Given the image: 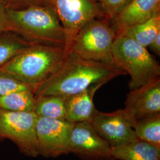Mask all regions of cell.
Returning <instances> with one entry per match:
<instances>
[{
    "label": "cell",
    "mask_w": 160,
    "mask_h": 160,
    "mask_svg": "<svg viewBox=\"0 0 160 160\" xmlns=\"http://www.w3.org/2000/svg\"><path fill=\"white\" fill-rule=\"evenodd\" d=\"M126 74L115 65L86 59L68 52L56 72L36 87L34 96L68 97Z\"/></svg>",
    "instance_id": "cell-1"
},
{
    "label": "cell",
    "mask_w": 160,
    "mask_h": 160,
    "mask_svg": "<svg viewBox=\"0 0 160 160\" xmlns=\"http://www.w3.org/2000/svg\"><path fill=\"white\" fill-rule=\"evenodd\" d=\"M6 30L17 34L32 45L67 47L65 30L52 6L7 10Z\"/></svg>",
    "instance_id": "cell-2"
},
{
    "label": "cell",
    "mask_w": 160,
    "mask_h": 160,
    "mask_svg": "<svg viewBox=\"0 0 160 160\" xmlns=\"http://www.w3.org/2000/svg\"><path fill=\"white\" fill-rule=\"evenodd\" d=\"M67 52L63 47L32 45L0 69L36 89L56 72Z\"/></svg>",
    "instance_id": "cell-3"
},
{
    "label": "cell",
    "mask_w": 160,
    "mask_h": 160,
    "mask_svg": "<svg viewBox=\"0 0 160 160\" xmlns=\"http://www.w3.org/2000/svg\"><path fill=\"white\" fill-rule=\"evenodd\" d=\"M112 56L114 64L131 76L130 90L160 78V63L147 48L123 35L114 40Z\"/></svg>",
    "instance_id": "cell-4"
},
{
    "label": "cell",
    "mask_w": 160,
    "mask_h": 160,
    "mask_svg": "<svg viewBox=\"0 0 160 160\" xmlns=\"http://www.w3.org/2000/svg\"><path fill=\"white\" fill-rule=\"evenodd\" d=\"M116 38L109 20L94 18L81 28L68 52L86 59L115 65L112 49Z\"/></svg>",
    "instance_id": "cell-5"
},
{
    "label": "cell",
    "mask_w": 160,
    "mask_h": 160,
    "mask_svg": "<svg viewBox=\"0 0 160 160\" xmlns=\"http://www.w3.org/2000/svg\"><path fill=\"white\" fill-rule=\"evenodd\" d=\"M37 119L34 112H14L0 109V137L10 140L24 155L39 157Z\"/></svg>",
    "instance_id": "cell-6"
},
{
    "label": "cell",
    "mask_w": 160,
    "mask_h": 160,
    "mask_svg": "<svg viewBox=\"0 0 160 160\" xmlns=\"http://www.w3.org/2000/svg\"><path fill=\"white\" fill-rule=\"evenodd\" d=\"M136 119L126 109L105 113L96 110L90 123L111 147L137 140L133 126Z\"/></svg>",
    "instance_id": "cell-7"
},
{
    "label": "cell",
    "mask_w": 160,
    "mask_h": 160,
    "mask_svg": "<svg viewBox=\"0 0 160 160\" xmlns=\"http://www.w3.org/2000/svg\"><path fill=\"white\" fill-rule=\"evenodd\" d=\"M67 37L68 51L75 35L86 23L94 18H105L95 0H52Z\"/></svg>",
    "instance_id": "cell-8"
},
{
    "label": "cell",
    "mask_w": 160,
    "mask_h": 160,
    "mask_svg": "<svg viewBox=\"0 0 160 160\" xmlns=\"http://www.w3.org/2000/svg\"><path fill=\"white\" fill-rule=\"evenodd\" d=\"M75 123L38 116L36 133L39 155L57 158L69 154V142Z\"/></svg>",
    "instance_id": "cell-9"
},
{
    "label": "cell",
    "mask_w": 160,
    "mask_h": 160,
    "mask_svg": "<svg viewBox=\"0 0 160 160\" xmlns=\"http://www.w3.org/2000/svg\"><path fill=\"white\" fill-rule=\"evenodd\" d=\"M69 153L82 160H115L110 145L89 122L75 123L70 138Z\"/></svg>",
    "instance_id": "cell-10"
},
{
    "label": "cell",
    "mask_w": 160,
    "mask_h": 160,
    "mask_svg": "<svg viewBox=\"0 0 160 160\" xmlns=\"http://www.w3.org/2000/svg\"><path fill=\"white\" fill-rule=\"evenodd\" d=\"M160 12V0H132L110 21L116 37Z\"/></svg>",
    "instance_id": "cell-11"
},
{
    "label": "cell",
    "mask_w": 160,
    "mask_h": 160,
    "mask_svg": "<svg viewBox=\"0 0 160 160\" xmlns=\"http://www.w3.org/2000/svg\"><path fill=\"white\" fill-rule=\"evenodd\" d=\"M125 105L136 120L160 113V78L130 90Z\"/></svg>",
    "instance_id": "cell-12"
},
{
    "label": "cell",
    "mask_w": 160,
    "mask_h": 160,
    "mask_svg": "<svg viewBox=\"0 0 160 160\" xmlns=\"http://www.w3.org/2000/svg\"><path fill=\"white\" fill-rule=\"evenodd\" d=\"M102 86L94 85L83 92L67 97V120L72 123L90 122L96 110L93 97Z\"/></svg>",
    "instance_id": "cell-13"
},
{
    "label": "cell",
    "mask_w": 160,
    "mask_h": 160,
    "mask_svg": "<svg viewBox=\"0 0 160 160\" xmlns=\"http://www.w3.org/2000/svg\"><path fill=\"white\" fill-rule=\"evenodd\" d=\"M111 149L115 160H160V149L139 139Z\"/></svg>",
    "instance_id": "cell-14"
},
{
    "label": "cell",
    "mask_w": 160,
    "mask_h": 160,
    "mask_svg": "<svg viewBox=\"0 0 160 160\" xmlns=\"http://www.w3.org/2000/svg\"><path fill=\"white\" fill-rule=\"evenodd\" d=\"M67 98L60 95L35 96L34 112L39 117L67 120Z\"/></svg>",
    "instance_id": "cell-15"
},
{
    "label": "cell",
    "mask_w": 160,
    "mask_h": 160,
    "mask_svg": "<svg viewBox=\"0 0 160 160\" xmlns=\"http://www.w3.org/2000/svg\"><path fill=\"white\" fill-rule=\"evenodd\" d=\"M160 33V12H158L147 22L126 29L121 35L135 40L147 48Z\"/></svg>",
    "instance_id": "cell-16"
},
{
    "label": "cell",
    "mask_w": 160,
    "mask_h": 160,
    "mask_svg": "<svg viewBox=\"0 0 160 160\" xmlns=\"http://www.w3.org/2000/svg\"><path fill=\"white\" fill-rule=\"evenodd\" d=\"M133 129L138 139L160 149V113L136 120Z\"/></svg>",
    "instance_id": "cell-17"
},
{
    "label": "cell",
    "mask_w": 160,
    "mask_h": 160,
    "mask_svg": "<svg viewBox=\"0 0 160 160\" xmlns=\"http://www.w3.org/2000/svg\"><path fill=\"white\" fill-rule=\"evenodd\" d=\"M32 45L12 32H0V67Z\"/></svg>",
    "instance_id": "cell-18"
},
{
    "label": "cell",
    "mask_w": 160,
    "mask_h": 160,
    "mask_svg": "<svg viewBox=\"0 0 160 160\" xmlns=\"http://www.w3.org/2000/svg\"><path fill=\"white\" fill-rule=\"evenodd\" d=\"M35 96L30 90L12 92L0 96V109L9 112H34Z\"/></svg>",
    "instance_id": "cell-19"
},
{
    "label": "cell",
    "mask_w": 160,
    "mask_h": 160,
    "mask_svg": "<svg viewBox=\"0 0 160 160\" xmlns=\"http://www.w3.org/2000/svg\"><path fill=\"white\" fill-rule=\"evenodd\" d=\"M34 90L33 87L24 83L0 69V96L17 91L30 90L34 92Z\"/></svg>",
    "instance_id": "cell-20"
},
{
    "label": "cell",
    "mask_w": 160,
    "mask_h": 160,
    "mask_svg": "<svg viewBox=\"0 0 160 160\" xmlns=\"http://www.w3.org/2000/svg\"><path fill=\"white\" fill-rule=\"evenodd\" d=\"M99 4L104 16L109 21L132 0H95Z\"/></svg>",
    "instance_id": "cell-21"
},
{
    "label": "cell",
    "mask_w": 160,
    "mask_h": 160,
    "mask_svg": "<svg viewBox=\"0 0 160 160\" xmlns=\"http://www.w3.org/2000/svg\"><path fill=\"white\" fill-rule=\"evenodd\" d=\"M0 5L6 10H20L32 6H52V0H0Z\"/></svg>",
    "instance_id": "cell-22"
},
{
    "label": "cell",
    "mask_w": 160,
    "mask_h": 160,
    "mask_svg": "<svg viewBox=\"0 0 160 160\" xmlns=\"http://www.w3.org/2000/svg\"><path fill=\"white\" fill-rule=\"evenodd\" d=\"M150 49L158 56L160 55V33L156 36L148 46Z\"/></svg>",
    "instance_id": "cell-23"
},
{
    "label": "cell",
    "mask_w": 160,
    "mask_h": 160,
    "mask_svg": "<svg viewBox=\"0 0 160 160\" xmlns=\"http://www.w3.org/2000/svg\"><path fill=\"white\" fill-rule=\"evenodd\" d=\"M7 10L0 5V32L6 30Z\"/></svg>",
    "instance_id": "cell-24"
},
{
    "label": "cell",
    "mask_w": 160,
    "mask_h": 160,
    "mask_svg": "<svg viewBox=\"0 0 160 160\" xmlns=\"http://www.w3.org/2000/svg\"><path fill=\"white\" fill-rule=\"evenodd\" d=\"M4 140V139L2 138L1 137H0V142H2Z\"/></svg>",
    "instance_id": "cell-25"
}]
</instances>
